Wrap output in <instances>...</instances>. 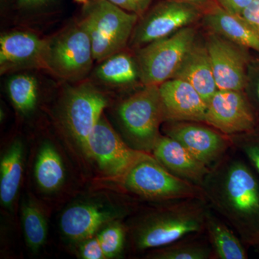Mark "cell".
<instances>
[{"mask_svg":"<svg viewBox=\"0 0 259 259\" xmlns=\"http://www.w3.org/2000/svg\"><path fill=\"white\" fill-rule=\"evenodd\" d=\"M81 20L93 45L94 59L102 61L120 52L130 42L139 15L108 0H89Z\"/></svg>","mask_w":259,"mask_h":259,"instance_id":"cell-1","label":"cell"},{"mask_svg":"<svg viewBox=\"0 0 259 259\" xmlns=\"http://www.w3.org/2000/svg\"><path fill=\"white\" fill-rule=\"evenodd\" d=\"M122 128L136 149H153L164 120L158 85H147L121 102L117 110Z\"/></svg>","mask_w":259,"mask_h":259,"instance_id":"cell-2","label":"cell"},{"mask_svg":"<svg viewBox=\"0 0 259 259\" xmlns=\"http://www.w3.org/2000/svg\"><path fill=\"white\" fill-rule=\"evenodd\" d=\"M195 39V29L188 26L141 47L136 60L143 84L159 86L173 79Z\"/></svg>","mask_w":259,"mask_h":259,"instance_id":"cell-3","label":"cell"},{"mask_svg":"<svg viewBox=\"0 0 259 259\" xmlns=\"http://www.w3.org/2000/svg\"><path fill=\"white\" fill-rule=\"evenodd\" d=\"M107 105L106 97L89 82L71 87L65 92L61 105V123L84 152L89 137Z\"/></svg>","mask_w":259,"mask_h":259,"instance_id":"cell-4","label":"cell"},{"mask_svg":"<svg viewBox=\"0 0 259 259\" xmlns=\"http://www.w3.org/2000/svg\"><path fill=\"white\" fill-rule=\"evenodd\" d=\"M93 61L91 39L81 21L49 40L47 69L59 77L81 79L91 69Z\"/></svg>","mask_w":259,"mask_h":259,"instance_id":"cell-5","label":"cell"},{"mask_svg":"<svg viewBox=\"0 0 259 259\" xmlns=\"http://www.w3.org/2000/svg\"><path fill=\"white\" fill-rule=\"evenodd\" d=\"M106 176L120 180L133 166L149 155L129 147L102 115L89 137L85 152Z\"/></svg>","mask_w":259,"mask_h":259,"instance_id":"cell-6","label":"cell"},{"mask_svg":"<svg viewBox=\"0 0 259 259\" xmlns=\"http://www.w3.org/2000/svg\"><path fill=\"white\" fill-rule=\"evenodd\" d=\"M203 13V10L195 5L177 0H163L144 13L130 42L134 47H144L188 27Z\"/></svg>","mask_w":259,"mask_h":259,"instance_id":"cell-7","label":"cell"},{"mask_svg":"<svg viewBox=\"0 0 259 259\" xmlns=\"http://www.w3.org/2000/svg\"><path fill=\"white\" fill-rule=\"evenodd\" d=\"M120 180L131 192L148 199L179 198L194 193L190 184L172 175L150 155L136 163Z\"/></svg>","mask_w":259,"mask_h":259,"instance_id":"cell-8","label":"cell"},{"mask_svg":"<svg viewBox=\"0 0 259 259\" xmlns=\"http://www.w3.org/2000/svg\"><path fill=\"white\" fill-rule=\"evenodd\" d=\"M205 45L218 90L243 91L250 62L245 48L214 32L209 35Z\"/></svg>","mask_w":259,"mask_h":259,"instance_id":"cell-9","label":"cell"},{"mask_svg":"<svg viewBox=\"0 0 259 259\" xmlns=\"http://www.w3.org/2000/svg\"><path fill=\"white\" fill-rule=\"evenodd\" d=\"M205 122L226 134L251 133L256 118L242 91L218 90L207 103Z\"/></svg>","mask_w":259,"mask_h":259,"instance_id":"cell-10","label":"cell"},{"mask_svg":"<svg viewBox=\"0 0 259 259\" xmlns=\"http://www.w3.org/2000/svg\"><path fill=\"white\" fill-rule=\"evenodd\" d=\"M49 40L35 34L14 31L0 37L1 73L29 68L47 69Z\"/></svg>","mask_w":259,"mask_h":259,"instance_id":"cell-11","label":"cell"},{"mask_svg":"<svg viewBox=\"0 0 259 259\" xmlns=\"http://www.w3.org/2000/svg\"><path fill=\"white\" fill-rule=\"evenodd\" d=\"M164 120L205 122L207 104L190 84L171 79L159 85Z\"/></svg>","mask_w":259,"mask_h":259,"instance_id":"cell-12","label":"cell"},{"mask_svg":"<svg viewBox=\"0 0 259 259\" xmlns=\"http://www.w3.org/2000/svg\"><path fill=\"white\" fill-rule=\"evenodd\" d=\"M117 216L113 207L96 202H79L62 213L60 228L70 241L81 242L95 236Z\"/></svg>","mask_w":259,"mask_h":259,"instance_id":"cell-13","label":"cell"},{"mask_svg":"<svg viewBox=\"0 0 259 259\" xmlns=\"http://www.w3.org/2000/svg\"><path fill=\"white\" fill-rule=\"evenodd\" d=\"M199 217L190 213H171L149 220L140 228L137 245L140 248L169 245L186 235L200 230Z\"/></svg>","mask_w":259,"mask_h":259,"instance_id":"cell-14","label":"cell"},{"mask_svg":"<svg viewBox=\"0 0 259 259\" xmlns=\"http://www.w3.org/2000/svg\"><path fill=\"white\" fill-rule=\"evenodd\" d=\"M166 134L177 140L199 161L208 164L223 153L224 140L217 133L204 126L187 122H175Z\"/></svg>","mask_w":259,"mask_h":259,"instance_id":"cell-15","label":"cell"},{"mask_svg":"<svg viewBox=\"0 0 259 259\" xmlns=\"http://www.w3.org/2000/svg\"><path fill=\"white\" fill-rule=\"evenodd\" d=\"M203 15L204 23L212 32L259 53V32L241 15L227 11L218 3L206 10Z\"/></svg>","mask_w":259,"mask_h":259,"instance_id":"cell-16","label":"cell"},{"mask_svg":"<svg viewBox=\"0 0 259 259\" xmlns=\"http://www.w3.org/2000/svg\"><path fill=\"white\" fill-rule=\"evenodd\" d=\"M173 79H180L190 83L204 101L208 103L218 89L206 45L195 42Z\"/></svg>","mask_w":259,"mask_h":259,"instance_id":"cell-17","label":"cell"},{"mask_svg":"<svg viewBox=\"0 0 259 259\" xmlns=\"http://www.w3.org/2000/svg\"><path fill=\"white\" fill-rule=\"evenodd\" d=\"M153 150L155 158L160 163L180 177L199 180L207 173L206 164L169 136H160Z\"/></svg>","mask_w":259,"mask_h":259,"instance_id":"cell-18","label":"cell"},{"mask_svg":"<svg viewBox=\"0 0 259 259\" xmlns=\"http://www.w3.org/2000/svg\"><path fill=\"white\" fill-rule=\"evenodd\" d=\"M228 198L238 212L253 217L259 214V186L248 167L237 163L226 181Z\"/></svg>","mask_w":259,"mask_h":259,"instance_id":"cell-19","label":"cell"},{"mask_svg":"<svg viewBox=\"0 0 259 259\" xmlns=\"http://www.w3.org/2000/svg\"><path fill=\"white\" fill-rule=\"evenodd\" d=\"M23 171V146L15 141L3 155L0 163V200L11 207L18 194Z\"/></svg>","mask_w":259,"mask_h":259,"instance_id":"cell-20","label":"cell"},{"mask_svg":"<svg viewBox=\"0 0 259 259\" xmlns=\"http://www.w3.org/2000/svg\"><path fill=\"white\" fill-rule=\"evenodd\" d=\"M95 77L105 84L127 86L140 79L139 67L136 59L122 51L102 61Z\"/></svg>","mask_w":259,"mask_h":259,"instance_id":"cell-21","label":"cell"},{"mask_svg":"<svg viewBox=\"0 0 259 259\" xmlns=\"http://www.w3.org/2000/svg\"><path fill=\"white\" fill-rule=\"evenodd\" d=\"M34 174L37 185L45 192H54L64 184L66 177L64 163L52 144L47 143L40 148Z\"/></svg>","mask_w":259,"mask_h":259,"instance_id":"cell-22","label":"cell"},{"mask_svg":"<svg viewBox=\"0 0 259 259\" xmlns=\"http://www.w3.org/2000/svg\"><path fill=\"white\" fill-rule=\"evenodd\" d=\"M7 89L13 106L20 113L28 115L35 110L38 100V83L33 76L15 75L8 80Z\"/></svg>","mask_w":259,"mask_h":259,"instance_id":"cell-23","label":"cell"},{"mask_svg":"<svg viewBox=\"0 0 259 259\" xmlns=\"http://www.w3.org/2000/svg\"><path fill=\"white\" fill-rule=\"evenodd\" d=\"M22 222L27 244L32 251H37L47 241L48 226L44 212L33 201L23 204Z\"/></svg>","mask_w":259,"mask_h":259,"instance_id":"cell-24","label":"cell"},{"mask_svg":"<svg viewBox=\"0 0 259 259\" xmlns=\"http://www.w3.org/2000/svg\"><path fill=\"white\" fill-rule=\"evenodd\" d=\"M213 242L218 255L223 259H245L246 254L241 242L226 227L213 224L211 227Z\"/></svg>","mask_w":259,"mask_h":259,"instance_id":"cell-25","label":"cell"},{"mask_svg":"<svg viewBox=\"0 0 259 259\" xmlns=\"http://www.w3.org/2000/svg\"><path fill=\"white\" fill-rule=\"evenodd\" d=\"M102 245V250L106 258L117 256L122 249L125 243V230L123 227L117 223H111L97 234Z\"/></svg>","mask_w":259,"mask_h":259,"instance_id":"cell-26","label":"cell"},{"mask_svg":"<svg viewBox=\"0 0 259 259\" xmlns=\"http://www.w3.org/2000/svg\"><path fill=\"white\" fill-rule=\"evenodd\" d=\"M208 257V251L197 246H176L167 248L153 255L159 259H204Z\"/></svg>","mask_w":259,"mask_h":259,"instance_id":"cell-27","label":"cell"},{"mask_svg":"<svg viewBox=\"0 0 259 259\" xmlns=\"http://www.w3.org/2000/svg\"><path fill=\"white\" fill-rule=\"evenodd\" d=\"M79 255L83 259H105V253L97 234L81 242Z\"/></svg>","mask_w":259,"mask_h":259,"instance_id":"cell-28","label":"cell"},{"mask_svg":"<svg viewBox=\"0 0 259 259\" xmlns=\"http://www.w3.org/2000/svg\"><path fill=\"white\" fill-rule=\"evenodd\" d=\"M122 9L139 15L144 14L151 6L153 0H108Z\"/></svg>","mask_w":259,"mask_h":259,"instance_id":"cell-29","label":"cell"},{"mask_svg":"<svg viewBox=\"0 0 259 259\" xmlns=\"http://www.w3.org/2000/svg\"><path fill=\"white\" fill-rule=\"evenodd\" d=\"M259 105V60L249 62L247 75L246 88Z\"/></svg>","mask_w":259,"mask_h":259,"instance_id":"cell-30","label":"cell"},{"mask_svg":"<svg viewBox=\"0 0 259 259\" xmlns=\"http://www.w3.org/2000/svg\"><path fill=\"white\" fill-rule=\"evenodd\" d=\"M253 1V0H216V3L227 11L241 15L243 10Z\"/></svg>","mask_w":259,"mask_h":259,"instance_id":"cell-31","label":"cell"},{"mask_svg":"<svg viewBox=\"0 0 259 259\" xmlns=\"http://www.w3.org/2000/svg\"><path fill=\"white\" fill-rule=\"evenodd\" d=\"M241 15L259 32V0H253Z\"/></svg>","mask_w":259,"mask_h":259,"instance_id":"cell-32","label":"cell"},{"mask_svg":"<svg viewBox=\"0 0 259 259\" xmlns=\"http://www.w3.org/2000/svg\"><path fill=\"white\" fill-rule=\"evenodd\" d=\"M51 0H16L17 6L20 10L30 11L41 8L49 4Z\"/></svg>","mask_w":259,"mask_h":259,"instance_id":"cell-33","label":"cell"},{"mask_svg":"<svg viewBox=\"0 0 259 259\" xmlns=\"http://www.w3.org/2000/svg\"><path fill=\"white\" fill-rule=\"evenodd\" d=\"M245 153L259 172V142L248 145L245 148Z\"/></svg>","mask_w":259,"mask_h":259,"instance_id":"cell-34","label":"cell"},{"mask_svg":"<svg viewBox=\"0 0 259 259\" xmlns=\"http://www.w3.org/2000/svg\"><path fill=\"white\" fill-rule=\"evenodd\" d=\"M177 1L183 2L189 4L195 5L205 11L206 10L216 4V0H177Z\"/></svg>","mask_w":259,"mask_h":259,"instance_id":"cell-35","label":"cell"},{"mask_svg":"<svg viewBox=\"0 0 259 259\" xmlns=\"http://www.w3.org/2000/svg\"><path fill=\"white\" fill-rule=\"evenodd\" d=\"M76 3H80V4H87L88 3L89 0H74Z\"/></svg>","mask_w":259,"mask_h":259,"instance_id":"cell-36","label":"cell"}]
</instances>
